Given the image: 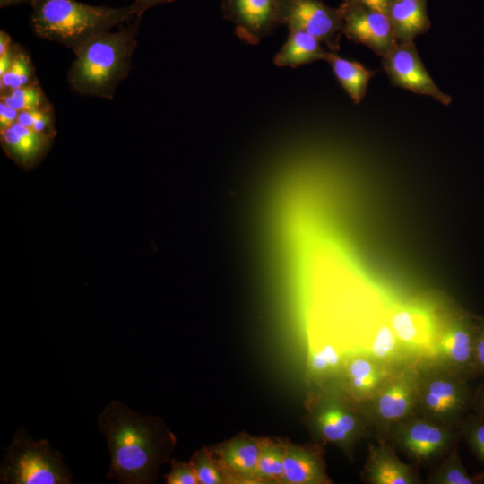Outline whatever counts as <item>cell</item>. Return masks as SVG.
Segmentation results:
<instances>
[{"label": "cell", "instance_id": "1", "mask_svg": "<svg viewBox=\"0 0 484 484\" xmlns=\"http://www.w3.org/2000/svg\"><path fill=\"white\" fill-rule=\"evenodd\" d=\"M97 425L109 451L108 479L122 484L156 482L160 467L169 460L177 443L160 418L113 400L99 414Z\"/></svg>", "mask_w": 484, "mask_h": 484}, {"label": "cell", "instance_id": "2", "mask_svg": "<svg viewBox=\"0 0 484 484\" xmlns=\"http://www.w3.org/2000/svg\"><path fill=\"white\" fill-rule=\"evenodd\" d=\"M141 19L104 32L86 43L67 72L70 89L83 96L112 100L131 69Z\"/></svg>", "mask_w": 484, "mask_h": 484}, {"label": "cell", "instance_id": "3", "mask_svg": "<svg viewBox=\"0 0 484 484\" xmlns=\"http://www.w3.org/2000/svg\"><path fill=\"white\" fill-rule=\"evenodd\" d=\"M30 5L33 33L74 54L95 37L136 19L130 5L112 8L76 0H35Z\"/></svg>", "mask_w": 484, "mask_h": 484}, {"label": "cell", "instance_id": "4", "mask_svg": "<svg viewBox=\"0 0 484 484\" xmlns=\"http://www.w3.org/2000/svg\"><path fill=\"white\" fill-rule=\"evenodd\" d=\"M307 408L306 425L313 442L333 445L350 461L358 443L374 436L363 404L341 387L337 377L320 384Z\"/></svg>", "mask_w": 484, "mask_h": 484}, {"label": "cell", "instance_id": "5", "mask_svg": "<svg viewBox=\"0 0 484 484\" xmlns=\"http://www.w3.org/2000/svg\"><path fill=\"white\" fill-rule=\"evenodd\" d=\"M471 380L433 360H418V413L458 427L471 411Z\"/></svg>", "mask_w": 484, "mask_h": 484}, {"label": "cell", "instance_id": "6", "mask_svg": "<svg viewBox=\"0 0 484 484\" xmlns=\"http://www.w3.org/2000/svg\"><path fill=\"white\" fill-rule=\"evenodd\" d=\"M73 475L62 454L46 439L35 440L18 428L3 450L0 480L5 484H71Z\"/></svg>", "mask_w": 484, "mask_h": 484}, {"label": "cell", "instance_id": "7", "mask_svg": "<svg viewBox=\"0 0 484 484\" xmlns=\"http://www.w3.org/2000/svg\"><path fill=\"white\" fill-rule=\"evenodd\" d=\"M416 467H432L462 439L458 427L433 420L419 413L397 423L385 437Z\"/></svg>", "mask_w": 484, "mask_h": 484}, {"label": "cell", "instance_id": "8", "mask_svg": "<svg viewBox=\"0 0 484 484\" xmlns=\"http://www.w3.org/2000/svg\"><path fill=\"white\" fill-rule=\"evenodd\" d=\"M374 436L418 413V360L399 365L377 393L362 403Z\"/></svg>", "mask_w": 484, "mask_h": 484}, {"label": "cell", "instance_id": "9", "mask_svg": "<svg viewBox=\"0 0 484 484\" xmlns=\"http://www.w3.org/2000/svg\"><path fill=\"white\" fill-rule=\"evenodd\" d=\"M422 358L433 360L471 381L478 377L474 359L473 316L454 315L439 324Z\"/></svg>", "mask_w": 484, "mask_h": 484}, {"label": "cell", "instance_id": "10", "mask_svg": "<svg viewBox=\"0 0 484 484\" xmlns=\"http://www.w3.org/2000/svg\"><path fill=\"white\" fill-rule=\"evenodd\" d=\"M280 22L289 30L307 31L317 38L329 50L340 49L343 21L339 8L322 0H280Z\"/></svg>", "mask_w": 484, "mask_h": 484}, {"label": "cell", "instance_id": "11", "mask_svg": "<svg viewBox=\"0 0 484 484\" xmlns=\"http://www.w3.org/2000/svg\"><path fill=\"white\" fill-rule=\"evenodd\" d=\"M381 64L391 84L426 95L448 106L452 98L434 82L419 55L415 41L397 42L381 57Z\"/></svg>", "mask_w": 484, "mask_h": 484}, {"label": "cell", "instance_id": "12", "mask_svg": "<svg viewBox=\"0 0 484 484\" xmlns=\"http://www.w3.org/2000/svg\"><path fill=\"white\" fill-rule=\"evenodd\" d=\"M342 34L350 40L363 44L382 57L397 43L386 13L364 4L340 6Z\"/></svg>", "mask_w": 484, "mask_h": 484}, {"label": "cell", "instance_id": "13", "mask_svg": "<svg viewBox=\"0 0 484 484\" xmlns=\"http://www.w3.org/2000/svg\"><path fill=\"white\" fill-rule=\"evenodd\" d=\"M223 17L235 25L238 37L257 45L279 26L280 0H221Z\"/></svg>", "mask_w": 484, "mask_h": 484}, {"label": "cell", "instance_id": "14", "mask_svg": "<svg viewBox=\"0 0 484 484\" xmlns=\"http://www.w3.org/2000/svg\"><path fill=\"white\" fill-rule=\"evenodd\" d=\"M361 471L362 481L368 484H421L418 467L401 461L395 447L385 438L374 436Z\"/></svg>", "mask_w": 484, "mask_h": 484}, {"label": "cell", "instance_id": "15", "mask_svg": "<svg viewBox=\"0 0 484 484\" xmlns=\"http://www.w3.org/2000/svg\"><path fill=\"white\" fill-rule=\"evenodd\" d=\"M397 367L383 364L373 357L356 356L345 362L337 379L349 394L364 403L377 393Z\"/></svg>", "mask_w": 484, "mask_h": 484}, {"label": "cell", "instance_id": "16", "mask_svg": "<svg viewBox=\"0 0 484 484\" xmlns=\"http://www.w3.org/2000/svg\"><path fill=\"white\" fill-rule=\"evenodd\" d=\"M324 445L315 442L297 445L286 442L284 473L285 484H329Z\"/></svg>", "mask_w": 484, "mask_h": 484}, {"label": "cell", "instance_id": "17", "mask_svg": "<svg viewBox=\"0 0 484 484\" xmlns=\"http://www.w3.org/2000/svg\"><path fill=\"white\" fill-rule=\"evenodd\" d=\"M261 445L262 438L240 433L209 448L238 483H248L255 482Z\"/></svg>", "mask_w": 484, "mask_h": 484}, {"label": "cell", "instance_id": "18", "mask_svg": "<svg viewBox=\"0 0 484 484\" xmlns=\"http://www.w3.org/2000/svg\"><path fill=\"white\" fill-rule=\"evenodd\" d=\"M55 137L38 133L15 122L0 130L4 153L24 169L34 167L47 154Z\"/></svg>", "mask_w": 484, "mask_h": 484}, {"label": "cell", "instance_id": "19", "mask_svg": "<svg viewBox=\"0 0 484 484\" xmlns=\"http://www.w3.org/2000/svg\"><path fill=\"white\" fill-rule=\"evenodd\" d=\"M439 327L433 322L429 311L419 307H403L392 317V329L397 339L411 348L424 349L430 346Z\"/></svg>", "mask_w": 484, "mask_h": 484}, {"label": "cell", "instance_id": "20", "mask_svg": "<svg viewBox=\"0 0 484 484\" xmlns=\"http://www.w3.org/2000/svg\"><path fill=\"white\" fill-rule=\"evenodd\" d=\"M386 14L397 42L414 41L431 26L427 0H393Z\"/></svg>", "mask_w": 484, "mask_h": 484}, {"label": "cell", "instance_id": "21", "mask_svg": "<svg viewBox=\"0 0 484 484\" xmlns=\"http://www.w3.org/2000/svg\"><path fill=\"white\" fill-rule=\"evenodd\" d=\"M312 34L299 30H289V36L275 55L273 63L280 67L296 68L316 61H325L329 49Z\"/></svg>", "mask_w": 484, "mask_h": 484}, {"label": "cell", "instance_id": "22", "mask_svg": "<svg viewBox=\"0 0 484 484\" xmlns=\"http://www.w3.org/2000/svg\"><path fill=\"white\" fill-rule=\"evenodd\" d=\"M325 61L342 89L354 104L359 105L366 96L369 81L378 71L367 69L359 62L341 57L331 50Z\"/></svg>", "mask_w": 484, "mask_h": 484}, {"label": "cell", "instance_id": "23", "mask_svg": "<svg viewBox=\"0 0 484 484\" xmlns=\"http://www.w3.org/2000/svg\"><path fill=\"white\" fill-rule=\"evenodd\" d=\"M455 445L439 462L430 468L428 484H480L484 482V472L471 474L463 466Z\"/></svg>", "mask_w": 484, "mask_h": 484}, {"label": "cell", "instance_id": "24", "mask_svg": "<svg viewBox=\"0 0 484 484\" xmlns=\"http://www.w3.org/2000/svg\"><path fill=\"white\" fill-rule=\"evenodd\" d=\"M286 442L262 438L255 482L281 483L284 473Z\"/></svg>", "mask_w": 484, "mask_h": 484}, {"label": "cell", "instance_id": "25", "mask_svg": "<svg viewBox=\"0 0 484 484\" xmlns=\"http://www.w3.org/2000/svg\"><path fill=\"white\" fill-rule=\"evenodd\" d=\"M192 465L199 484H229L238 483L221 464L211 449L203 447L195 451L191 459Z\"/></svg>", "mask_w": 484, "mask_h": 484}, {"label": "cell", "instance_id": "26", "mask_svg": "<svg viewBox=\"0 0 484 484\" xmlns=\"http://www.w3.org/2000/svg\"><path fill=\"white\" fill-rule=\"evenodd\" d=\"M39 82L32 61L22 47L9 69L0 76V95Z\"/></svg>", "mask_w": 484, "mask_h": 484}, {"label": "cell", "instance_id": "27", "mask_svg": "<svg viewBox=\"0 0 484 484\" xmlns=\"http://www.w3.org/2000/svg\"><path fill=\"white\" fill-rule=\"evenodd\" d=\"M0 100L19 112L46 108L51 106L39 82L1 94Z\"/></svg>", "mask_w": 484, "mask_h": 484}, {"label": "cell", "instance_id": "28", "mask_svg": "<svg viewBox=\"0 0 484 484\" xmlns=\"http://www.w3.org/2000/svg\"><path fill=\"white\" fill-rule=\"evenodd\" d=\"M343 365L341 366L340 356L332 345L324 346L311 356V371L318 378L319 385L338 377Z\"/></svg>", "mask_w": 484, "mask_h": 484}, {"label": "cell", "instance_id": "29", "mask_svg": "<svg viewBox=\"0 0 484 484\" xmlns=\"http://www.w3.org/2000/svg\"><path fill=\"white\" fill-rule=\"evenodd\" d=\"M398 341L392 328L388 326L380 327L372 344V357L388 366L396 367L401 365L402 363L397 362L400 353Z\"/></svg>", "mask_w": 484, "mask_h": 484}, {"label": "cell", "instance_id": "30", "mask_svg": "<svg viewBox=\"0 0 484 484\" xmlns=\"http://www.w3.org/2000/svg\"><path fill=\"white\" fill-rule=\"evenodd\" d=\"M458 428L471 453L484 465V419L473 412L469 413Z\"/></svg>", "mask_w": 484, "mask_h": 484}, {"label": "cell", "instance_id": "31", "mask_svg": "<svg viewBox=\"0 0 484 484\" xmlns=\"http://www.w3.org/2000/svg\"><path fill=\"white\" fill-rule=\"evenodd\" d=\"M167 484H199L190 462L172 460L170 471L164 475Z\"/></svg>", "mask_w": 484, "mask_h": 484}, {"label": "cell", "instance_id": "32", "mask_svg": "<svg viewBox=\"0 0 484 484\" xmlns=\"http://www.w3.org/2000/svg\"><path fill=\"white\" fill-rule=\"evenodd\" d=\"M474 359L478 376H484V316H473Z\"/></svg>", "mask_w": 484, "mask_h": 484}, {"label": "cell", "instance_id": "33", "mask_svg": "<svg viewBox=\"0 0 484 484\" xmlns=\"http://www.w3.org/2000/svg\"><path fill=\"white\" fill-rule=\"evenodd\" d=\"M31 128L38 133L55 137L56 131L53 108H46Z\"/></svg>", "mask_w": 484, "mask_h": 484}, {"label": "cell", "instance_id": "34", "mask_svg": "<svg viewBox=\"0 0 484 484\" xmlns=\"http://www.w3.org/2000/svg\"><path fill=\"white\" fill-rule=\"evenodd\" d=\"M19 111L0 101V130H4L17 122Z\"/></svg>", "mask_w": 484, "mask_h": 484}, {"label": "cell", "instance_id": "35", "mask_svg": "<svg viewBox=\"0 0 484 484\" xmlns=\"http://www.w3.org/2000/svg\"><path fill=\"white\" fill-rule=\"evenodd\" d=\"M175 0H134V3L130 5L135 17L142 18L143 14L149 9L167 4L171 3Z\"/></svg>", "mask_w": 484, "mask_h": 484}, {"label": "cell", "instance_id": "36", "mask_svg": "<svg viewBox=\"0 0 484 484\" xmlns=\"http://www.w3.org/2000/svg\"><path fill=\"white\" fill-rule=\"evenodd\" d=\"M393 0H342L340 6L359 4L386 13Z\"/></svg>", "mask_w": 484, "mask_h": 484}, {"label": "cell", "instance_id": "37", "mask_svg": "<svg viewBox=\"0 0 484 484\" xmlns=\"http://www.w3.org/2000/svg\"><path fill=\"white\" fill-rule=\"evenodd\" d=\"M21 48L22 46L13 42L9 49L0 56V76L9 69Z\"/></svg>", "mask_w": 484, "mask_h": 484}, {"label": "cell", "instance_id": "38", "mask_svg": "<svg viewBox=\"0 0 484 484\" xmlns=\"http://www.w3.org/2000/svg\"><path fill=\"white\" fill-rule=\"evenodd\" d=\"M46 108L21 111L19 112L17 122L23 126L31 128Z\"/></svg>", "mask_w": 484, "mask_h": 484}, {"label": "cell", "instance_id": "39", "mask_svg": "<svg viewBox=\"0 0 484 484\" xmlns=\"http://www.w3.org/2000/svg\"><path fill=\"white\" fill-rule=\"evenodd\" d=\"M471 411L484 419V383L475 388Z\"/></svg>", "mask_w": 484, "mask_h": 484}, {"label": "cell", "instance_id": "40", "mask_svg": "<svg viewBox=\"0 0 484 484\" xmlns=\"http://www.w3.org/2000/svg\"><path fill=\"white\" fill-rule=\"evenodd\" d=\"M11 36L4 30L0 31V56L4 55L12 45Z\"/></svg>", "mask_w": 484, "mask_h": 484}, {"label": "cell", "instance_id": "41", "mask_svg": "<svg viewBox=\"0 0 484 484\" xmlns=\"http://www.w3.org/2000/svg\"><path fill=\"white\" fill-rule=\"evenodd\" d=\"M35 0H0V7H9L14 6L21 4H31Z\"/></svg>", "mask_w": 484, "mask_h": 484}]
</instances>
